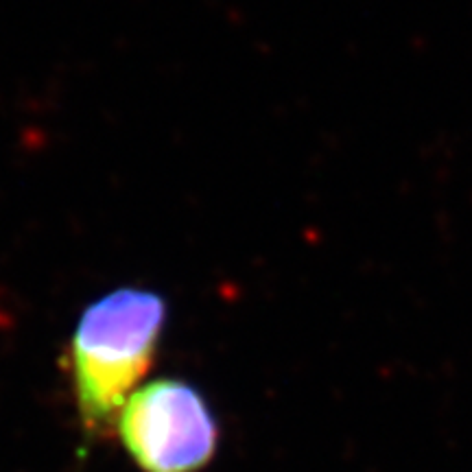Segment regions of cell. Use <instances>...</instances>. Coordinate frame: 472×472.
I'll use <instances>...</instances> for the list:
<instances>
[{"instance_id":"obj_1","label":"cell","mask_w":472,"mask_h":472,"mask_svg":"<svg viewBox=\"0 0 472 472\" xmlns=\"http://www.w3.org/2000/svg\"><path fill=\"white\" fill-rule=\"evenodd\" d=\"M166 302L145 287H118L86 306L68 348L79 418L103 433L149 372L166 326Z\"/></svg>"},{"instance_id":"obj_2","label":"cell","mask_w":472,"mask_h":472,"mask_svg":"<svg viewBox=\"0 0 472 472\" xmlns=\"http://www.w3.org/2000/svg\"><path fill=\"white\" fill-rule=\"evenodd\" d=\"M127 455L143 472H199L221 431L210 402L182 379H157L136 389L116 420Z\"/></svg>"}]
</instances>
